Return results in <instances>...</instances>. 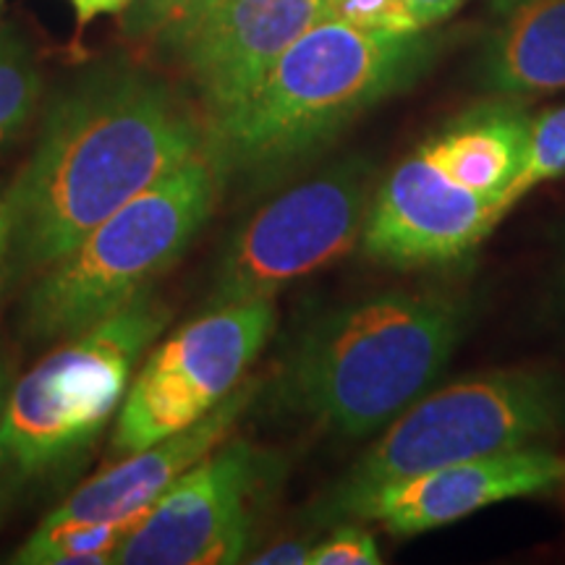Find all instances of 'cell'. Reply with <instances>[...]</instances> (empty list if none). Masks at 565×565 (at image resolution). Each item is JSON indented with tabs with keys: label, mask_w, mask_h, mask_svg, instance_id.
I'll list each match as a JSON object with an SVG mask.
<instances>
[{
	"label": "cell",
	"mask_w": 565,
	"mask_h": 565,
	"mask_svg": "<svg viewBox=\"0 0 565 565\" xmlns=\"http://www.w3.org/2000/svg\"><path fill=\"white\" fill-rule=\"evenodd\" d=\"M207 147V121L150 71L82 74L45 113L38 147L6 189L9 280L38 275L118 207Z\"/></svg>",
	"instance_id": "cell-1"
},
{
	"label": "cell",
	"mask_w": 565,
	"mask_h": 565,
	"mask_svg": "<svg viewBox=\"0 0 565 565\" xmlns=\"http://www.w3.org/2000/svg\"><path fill=\"white\" fill-rule=\"evenodd\" d=\"M433 55L427 30L385 34L317 21L242 105L207 121V154L217 175L244 186L282 179L353 118L412 87Z\"/></svg>",
	"instance_id": "cell-2"
},
{
	"label": "cell",
	"mask_w": 565,
	"mask_h": 565,
	"mask_svg": "<svg viewBox=\"0 0 565 565\" xmlns=\"http://www.w3.org/2000/svg\"><path fill=\"white\" fill-rule=\"evenodd\" d=\"M466 328L469 301L448 291H383L343 303L294 343L280 398L335 435H374L433 387Z\"/></svg>",
	"instance_id": "cell-3"
},
{
	"label": "cell",
	"mask_w": 565,
	"mask_h": 565,
	"mask_svg": "<svg viewBox=\"0 0 565 565\" xmlns=\"http://www.w3.org/2000/svg\"><path fill=\"white\" fill-rule=\"evenodd\" d=\"M223 181L207 147L95 225L74 249L38 273L21 309L34 341H58L121 312L200 236Z\"/></svg>",
	"instance_id": "cell-4"
},
{
	"label": "cell",
	"mask_w": 565,
	"mask_h": 565,
	"mask_svg": "<svg viewBox=\"0 0 565 565\" xmlns=\"http://www.w3.org/2000/svg\"><path fill=\"white\" fill-rule=\"evenodd\" d=\"M168 320L171 312L152 288L47 353L6 395L0 469L40 477L87 448L121 408L134 366Z\"/></svg>",
	"instance_id": "cell-5"
},
{
	"label": "cell",
	"mask_w": 565,
	"mask_h": 565,
	"mask_svg": "<svg viewBox=\"0 0 565 565\" xmlns=\"http://www.w3.org/2000/svg\"><path fill=\"white\" fill-rule=\"evenodd\" d=\"M565 422V383L542 370L469 374L424 393L359 458L328 500L448 463L540 445Z\"/></svg>",
	"instance_id": "cell-6"
},
{
	"label": "cell",
	"mask_w": 565,
	"mask_h": 565,
	"mask_svg": "<svg viewBox=\"0 0 565 565\" xmlns=\"http://www.w3.org/2000/svg\"><path fill=\"white\" fill-rule=\"evenodd\" d=\"M374 194L372 166L349 158L259 207L225 244L207 307L273 301L282 288L324 270L362 242Z\"/></svg>",
	"instance_id": "cell-7"
},
{
	"label": "cell",
	"mask_w": 565,
	"mask_h": 565,
	"mask_svg": "<svg viewBox=\"0 0 565 565\" xmlns=\"http://www.w3.org/2000/svg\"><path fill=\"white\" fill-rule=\"evenodd\" d=\"M273 330V301H238L207 307L168 335L126 393L110 454H137L200 422L244 383Z\"/></svg>",
	"instance_id": "cell-8"
},
{
	"label": "cell",
	"mask_w": 565,
	"mask_h": 565,
	"mask_svg": "<svg viewBox=\"0 0 565 565\" xmlns=\"http://www.w3.org/2000/svg\"><path fill=\"white\" fill-rule=\"evenodd\" d=\"M263 458L242 440L217 445L147 508L118 545L124 565H228L249 550Z\"/></svg>",
	"instance_id": "cell-9"
},
{
	"label": "cell",
	"mask_w": 565,
	"mask_h": 565,
	"mask_svg": "<svg viewBox=\"0 0 565 565\" xmlns=\"http://www.w3.org/2000/svg\"><path fill=\"white\" fill-rule=\"evenodd\" d=\"M500 221L498 202L445 171L422 141L374 189L362 249L401 270L448 265L475 252Z\"/></svg>",
	"instance_id": "cell-10"
},
{
	"label": "cell",
	"mask_w": 565,
	"mask_h": 565,
	"mask_svg": "<svg viewBox=\"0 0 565 565\" xmlns=\"http://www.w3.org/2000/svg\"><path fill=\"white\" fill-rule=\"evenodd\" d=\"M563 482L565 456L542 445H529L328 500L322 519L377 521L385 532L412 536L448 526L505 500L550 492Z\"/></svg>",
	"instance_id": "cell-11"
},
{
	"label": "cell",
	"mask_w": 565,
	"mask_h": 565,
	"mask_svg": "<svg viewBox=\"0 0 565 565\" xmlns=\"http://www.w3.org/2000/svg\"><path fill=\"white\" fill-rule=\"evenodd\" d=\"M322 19L324 0H221L173 51L204 121L242 105L280 55Z\"/></svg>",
	"instance_id": "cell-12"
},
{
	"label": "cell",
	"mask_w": 565,
	"mask_h": 565,
	"mask_svg": "<svg viewBox=\"0 0 565 565\" xmlns=\"http://www.w3.org/2000/svg\"><path fill=\"white\" fill-rule=\"evenodd\" d=\"M254 395H257V383H242L192 427L162 437L137 454L121 456V461L108 471L87 479L45 521L58 524V521H118L145 515L147 508L175 479L225 443Z\"/></svg>",
	"instance_id": "cell-13"
},
{
	"label": "cell",
	"mask_w": 565,
	"mask_h": 565,
	"mask_svg": "<svg viewBox=\"0 0 565 565\" xmlns=\"http://www.w3.org/2000/svg\"><path fill=\"white\" fill-rule=\"evenodd\" d=\"M479 82L494 97L565 89V0H492Z\"/></svg>",
	"instance_id": "cell-14"
},
{
	"label": "cell",
	"mask_w": 565,
	"mask_h": 565,
	"mask_svg": "<svg viewBox=\"0 0 565 565\" xmlns=\"http://www.w3.org/2000/svg\"><path fill=\"white\" fill-rule=\"evenodd\" d=\"M141 519V515H139ZM139 519L118 521H42L38 532L13 555L26 565H97L113 563V555Z\"/></svg>",
	"instance_id": "cell-15"
},
{
	"label": "cell",
	"mask_w": 565,
	"mask_h": 565,
	"mask_svg": "<svg viewBox=\"0 0 565 565\" xmlns=\"http://www.w3.org/2000/svg\"><path fill=\"white\" fill-rule=\"evenodd\" d=\"M42 76L32 47L13 26H0V154L38 113Z\"/></svg>",
	"instance_id": "cell-16"
},
{
	"label": "cell",
	"mask_w": 565,
	"mask_h": 565,
	"mask_svg": "<svg viewBox=\"0 0 565 565\" xmlns=\"http://www.w3.org/2000/svg\"><path fill=\"white\" fill-rule=\"evenodd\" d=\"M565 175V103L529 118L524 160L503 196L505 215L540 183Z\"/></svg>",
	"instance_id": "cell-17"
},
{
	"label": "cell",
	"mask_w": 565,
	"mask_h": 565,
	"mask_svg": "<svg viewBox=\"0 0 565 565\" xmlns=\"http://www.w3.org/2000/svg\"><path fill=\"white\" fill-rule=\"evenodd\" d=\"M217 3L221 0H129L124 32L126 38L173 53Z\"/></svg>",
	"instance_id": "cell-18"
},
{
	"label": "cell",
	"mask_w": 565,
	"mask_h": 565,
	"mask_svg": "<svg viewBox=\"0 0 565 565\" xmlns=\"http://www.w3.org/2000/svg\"><path fill=\"white\" fill-rule=\"evenodd\" d=\"M324 17L364 32L414 34L424 32L406 0H324Z\"/></svg>",
	"instance_id": "cell-19"
},
{
	"label": "cell",
	"mask_w": 565,
	"mask_h": 565,
	"mask_svg": "<svg viewBox=\"0 0 565 565\" xmlns=\"http://www.w3.org/2000/svg\"><path fill=\"white\" fill-rule=\"evenodd\" d=\"M380 557L377 540L359 526H341L333 536L312 545L307 565H377Z\"/></svg>",
	"instance_id": "cell-20"
},
{
	"label": "cell",
	"mask_w": 565,
	"mask_h": 565,
	"mask_svg": "<svg viewBox=\"0 0 565 565\" xmlns=\"http://www.w3.org/2000/svg\"><path fill=\"white\" fill-rule=\"evenodd\" d=\"M463 3L466 0H406L408 11H412L414 19L419 21L422 30H429V26L454 17Z\"/></svg>",
	"instance_id": "cell-21"
},
{
	"label": "cell",
	"mask_w": 565,
	"mask_h": 565,
	"mask_svg": "<svg viewBox=\"0 0 565 565\" xmlns=\"http://www.w3.org/2000/svg\"><path fill=\"white\" fill-rule=\"evenodd\" d=\"M309 550L312 545H307V542H299V540H286V542H278V545L263 550L259 555L252 557V563L257 565H278V563H291V565H303L309 561Z\"/></svg>",
	"instance_id": "cell-22"
},
{
	"label": "cell",
	"mask_w": 565,
	"mask_h": 565,
	"mask_svg": "<svg viewBox=\"0 0 565 565\" xmlns=\"http://www.w3.org/2000/svg\"><path fill=\"white\" fill-rule=\"evenodd\" d=\"M68 3L76 13V21H79V26H84V24H89L92 19L105 17V13L126 11L129 0H68Z\"/></svg>",
	"instance_id": "cell-23"
},
{
	"label": "cell",
	"mask_w": 565,
	"mask_h": 565,
	"mask_svg": "<svg viewBox=\"0 0 565 565\" xmlns=\"http://www.w3.org/2000/svg\"><path fill=\"white\" fill-rule=\"evenodd\" d=\"M9 236H11V207L9 194H0V288L9 280Z\"/></svg>",
	"instance_id": "cell-24"
},
{
	"label": "cell",
	"mask_w": 565,
	"mask_h": 565,
	"mask_svg": "<svg viewBox=\"0 0 565 565\" xmlns=\"http://www.w3.org/2000/svg\"><path fill=\"white\" fill-rule=\"evenodd\" d=\"M3 404H6V370L3 364H0V412H3Z\"/></svg>",
	"instance_id": "cell-25"
},
{
	"label": "cell",
	"mask_w": 565,
	"mask_h": 565,
	"mask_svg": "<svg viewBox=\"0 0 565 565\" xmlns=\"http://www.w3.org/2000/svg\"><path fill=\"white\" fill-rule=\"evenodd\" d=\"M0 3H3V0H0Z\"/></svg>",
	"instance_id": "cell-26"
}]
</instances>
